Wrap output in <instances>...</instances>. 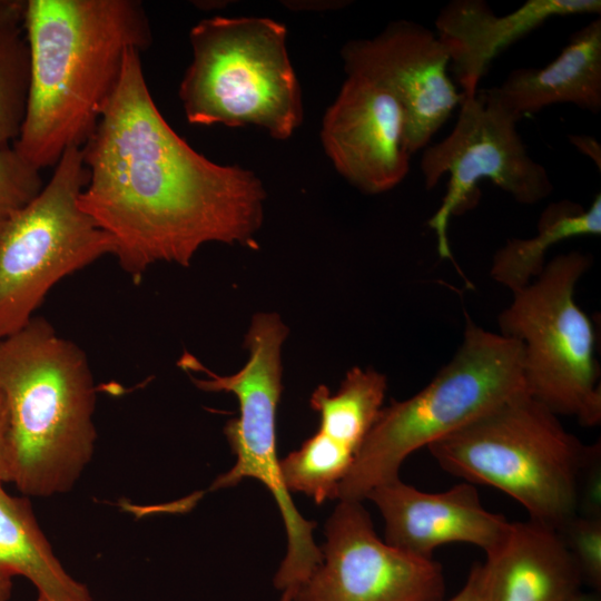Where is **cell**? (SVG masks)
<instances>
[{
    "label": "cell",
    "mask_w": 601,
    "mask_h": 601,
    "mask_svg": "<svg viewBox=\"0 0 601 601\" xmlns=\"http://www.w3.org/2000/svg\"><path fill=\"white\" fill-rule=\"evenodd\" d=\"M140 52L126 51L117 87L81 147L89 178L78 198L135 283L157 263L189 266L209 243L257 248L266 200L254 171L209 160L169 126Z\"/></svg>",
    "instance_id": "obj_1"
},
{
    "label": "cell",
    "mask_w": 601,
    "mask_h": 601,
    "mask_svg": "<svg viewBox=\"0 0 601 601\" xmlns=\"http://www.w3.org/2000/svg\"><path fill=\"white\" fill-rule=\"evenodd\" d=\"M23 29L31 80L13 148L41 170L81 148L119 81L126 51L151 43L137 0H28Z\"/></svg>",
    "instance_id": "obj_2"
},
{
    "label": "cell",
    "mask_w": 601,
    "mask_h": 601,
    "mask_svg": "<svg viewBox=\"0 0 601 601\" xmlns=\"http://www.w3.org/2000/svg\"><path fill=\"white\" fill-rule=\"evenodd\" d=\"M8 411L1 481L26 496L68 492L96 443V390L86 353L43 317L0 341Z\"/></svg>",
    "instance_id": "obj_3"
},
{
    "label": "cell",
    "mask_w": 601,
    "mask_h": 601,
    "mask_svg": "<svg viewBox=\"0 0 601 601\" xmlns=\"http://www.w3.org/2000/svg\"><path fill=\"white\" fill-rule=\"evenodd\" d=\"M427 449L446 472L503 491L530 520L559 530L579 514L585 469L600 443H582L523 391Z\"/></svg>",
    "instance_id": "obj_4"
},
{
    "label": "cell",
    "mask_w": 601,
    "mask_h": 601,
    "mask_svg": "<svg viewBox=\"0 0 601 601\" xmlns=\"http://www.w3.org/2000/svg\"><path fill=\"white\" fill-rule=\"evenodd\" d=\"M465 321L460 347L432 381L382 407L338 486V500L362 502L376 486L400 479L413 452L525 391L521 342L489 332L467 315Z\"/></svg>",
    "instance_id": "obj_5"
},
{
    "label": "cell",
    "mask_w": 601,
    "mask_h": 601,
    "mask_svg": "<svg viewBox=\"0 0 601 601\" xmlns=\"http://www.w3.org/2000/svg\"><path fill=\"white\" fill-rule=\"evenodd\" d=\"M285 24L264 17H213L189 32L191 61L178 97L191 125L257 127L289 139L304 120Z\"/></svg>",
    "instance_id": "obj_6"
},
{
    "label": "cell",
    "mask_w": 601,
    "mask_h": 601,
    "mask_svg": "<svg viewBox=\"0 0 601 601\" xmlns=\"http://www.w3.org/2000/svg\"><path fill=\"white\" fill-rule=\"evenodd\" d=\"M288 333L287 325L277 313L260 312L253 316L245 335L248 358L235 374L218 375L187 352L177 363L186 372L205 374L204 377L190 376L199 390L231 393L238 400V417L230 418L224 427L236 463L214 481L211 490L233 487L245 477H252L270 491L288 540L286 555L274 577V584L280 591L296 590L323 558L313 539L315 523L304 519L293 503L282 479L277 456L276 414L283 391L282 349Z\"/></svg>",
    "instance_id": "obj_7"
},
{
    "label": "cell",
    "mask_w": 601,
    "mask_h": 601,
    "mask_svg": "<svg viewBox=\"0 0 601 601\" xmlns=\"http://www.w3.org/2000/svg\"><path fill=\"white\" fill-rule=\"evenodd\" d=\"M592 264L581 252L558 255L528 286L513 293L497 317L500 334L523 347L525 392L555 415L584 426L601 421L595 333L574 299L575 285Z\"/></svg>",
    "instance_id": "obj_8"
},
{
    "label": "cell",
    "mask_w": 601,
    "mask_h": 601,
    "mask_svg": "<svg viewBox=\"0 0 601 601\" xmlns=\"http://www.w3.org/2000/svg\"><path fill=\"white\" fill-rule=\"evenodd\" d=\"M88 178L81 148L67 149L40 193L0 224V341L23 328L61 279L114 255L111 237L78 204Z\"/></svg>",
    "instance_id": "obj_9"
},
{
    "label": "cell",
    "mask_w": 601,
    "mask_h": 601,
    "mask_svg": "<svg viewBox=\"0 0 601 601\" xmlns=\"http://www.w3.org/2000/svg\"><path fill=\"white\" fill-rule=\"evenodd\" d=\"M462 93L453 130L426 147L421 159L426 189L435 187L444 174L450 175L446 194L427 225L435 234L440 257L451 260L450 218L477 204L481 179H490L524 205L536 204L553 191L546 169L531 158L523 144L519 119L486 92Z\"/></svg>",
    "instance_id": "obj_10"
},
{
    "label": "cell",
    "mask_w": 601,
    "mask_h": 601,
    "mask_svg": "<svg viewBox=\"0 0 601 601\" xmlns=\"http://www.w3.org/2000/svg\"><path fill=\"white\" fill-rule=\"evenodd\" d=\"M325 534L322 561L293 601H443L442 565L382 541L361 501L339 500Z\"/></svg>",
    "instance_id": "obj_11"
},
{
    "label": "cell",
    "mask_w": 601,
    "mask_h": 601,
    "mask_svg": "<svg viewBox=\"0 0 601 601\" xmlns=\"http://www.w3.org/2000/svg\"><path fill=\"white\" fill-rule=\"evenodd\" d=\"M341 57L347 76L371 79L395 97L404 114L410 155L431 141L463 100L447 73L445 47L420 23L392 21L373 38L348 40Z\"/></svg>",
    "instance_id": "obj_12"
},
{
    "label": "cell",
    "mask_w": 601,
    "mask_h": 601,
    "mask_svg": "<svg viewBox=\"0 0 601 601\" xmlns=\"http://www.w3.org/2000/svg\"><path fill=\"white\" fill-rule=\"evenodd\" d=\"M319 136L335 170L364 194L393 189L410 170L403 110L390 90L365 77H346Z\"/></svg>",
    "instance_id": "obj_13"
},
{
    "label": "cell",
    "mask_w": 601,
    "mask_h": 601,
    "mask_svg": "<svg viewBox=\"0 0 601 601\" xmlns=\"http://www.w3.org/2000/svg\"><path fill=\"white\" fill-rule=\"evenodd\" d=\"M385 522V542L422 558L449 543H469L493 553L511 522L486 510L479 492L462 482L440 493L423 492L401 479L373 489L366 496Z\"/></svg>",
    "instance_id": "obj_14"
},
{
    "label": "cell",
    "mask_w": 601,
    "mask_h": 601,
    "mask_svg": "<svg viewBox=\"0 0 601 601\" xmlns=\"http://www.w3.org/2000/svg\"><path fill=\"white\" fill-rule=\"evenodd\" d=\"M600 13V0H528L504 16L483 0H453L439 12L435 35L450 56L449 68L462 92L474 93L492 60L546 20Z\"/></svg>",
    "instance_id": "obj_15"
},
{
    "label": "cell",
    "mask_w": 601,
    "mask_h": 601,
    "mask_svg": "<svg viewBox=\"0 0 601 601\" xmlns=\"http://www.w3.org/2000/svg\"><path fill=\"white\" fill-rule=\"evenodd\" d=\"M483 564L489 601H570L584 581L558 530L530 519L511 522Z\"/></svg>",
    "instance_id": "obj_16"
},
{
    "label": "cell",
    "mask_w": 601,
    "mask_h": 601,
    "mask_svg": "<svg viewBox=\"0 0 601 601\" xmlns=\"http://www.w3.org/2000/svg\"><path fill=\"white\" fill-rule=\"evenodd\" d=\"M485 92L519 120L558 104H571L599 114L601 18L574 31L549 65L515 68L501 85Z\"/></svg>",
    "instance_id": "obj_17"
},
{
    "label": "cell",
    "mask_w": 601,
    "mask_h": 601,
    "mask_svg": "<svg viewBox=\"0 0 601 601\" xmlns=\"http://www.w3.org/2000/svg\"><path fill=\"white\" fill-rule=\"evenodd\" d=\"M0 575L27 579L37 601H92L87 587L61 565L30 501L9 494L0 481Z\"/></svg>",
    "instance_id": "obj_18"
},
{
    "label": "cell",
    "mask_w": 601,
    "mask_h": 601,
    "mask_svg": "<svg viewBox=\"0 0 601 601\" xmlns=\"http://www.w3.org/2000/svg\"><path fill=\"white\" fill-rule=\"evenodd\" d=\"M601 235V194L587 208L572 200L549 204L531 238L508 239L493 256L490 276L512 293L528 286L545 267V254L555 244L578 236Z\"/></svg>",
    "instance_id": "obj_19"
},
{
    "label": "cell",
    "mask_w": 601,
    "mask_h": 601,
    "mask_svg": "<svg viewBox=\"0 0 601 601\" xmlns=\"http://www.w3.org/2000/svg\"><path fill=\"white\" fill-rule=\"evenodd\" d=\"M386 387L384 374L359 366L347 371L335 394L319 385L309 398L311 407L319 415L318 430L356 456L383 407Z\"/></svg>",
    "instance_id": "obj_20"
},
{
    "label": "cell",
    "mask_w": 601,
    "mask_h": 601,
    "mask_svg": "<svg viewBox=\"0 0 601 601\" xmlns=\"http://www.w3.org/2000/svg\"><path fill=\"white\" fill-rule=\"evenodd\" d=\"M354 459L353 451L317 430L279 461L280 475L288 492H302L322 504L337 499L338 486Z\"/></svg>",
    "instance_id": "obj_21"
},
{
    "label": "cell",
    "mask_w": 601,
    "mask_h": 601,
    "mask_svg": "<svg viewBox=\"0 0 601 601\" xmlns=\"http://www.w3.org/2000/svg\"><path fill=\"white\" fill-rule=\"evenodd\" d=\"M20 26H0V147L18 139L28 106L31 58Z\"/></svg>",
    "instance_id": "obj_22"
},
{
    "label": "cell",
    "mask_w": 601,
    "mask_h": 601,
    "mask_svg": "<svg viewBox=\"0 0 601 601\" xmlns=\"http://www.w3.org/2000/svg\"><path fill=\"white\" fill-rule=\"evenodd\" d=\"M43 185L40 170L13 146L0 147V224L31 201Z\"/></svg>",
    "instance_id": "obj_23"
},
{
    "label": "cell",
    "mask_w": 601,
    "mask_h": 601,
    "mask_svg": "<svg viewBox=\"0 0 601 601\" xmlns=\"http://www.w3.org/2000/svg\"><path fill=\"white\" fill-rule=\"evenodd\" d=\"M583 580L601 587V516L577 514L558 530Z\"/></svg>",
    "instance_id": "obj_24"
},
{
    "label": "cell",
    "mask_w": 601,
    "mask_h": 601,
    "mask_svg": "<svg viewBox=\"0 0 601 601\" xmlns=\"http://www.w3.org/2000/svg\"><path fill=\"white\" fill-rule=\"evenodd\" d=\"M446 601H489L484 564L474 563L462 589Z\"/></svg>",
    "instance_id": "obj_25"
},
{
    "label": "cell",
    "mask_w": 601,
    "mask_h": 601,
    "mask_svg": "<svg viewBox=\"0 0 601 601\" xmlns=\"http://www.w3.org/2000/svg\"><path fill=\"white\" fill-rule=\"evenodd\" d=\"M569 141L581 151L584 156L589 157L601 171V145L592 136L588 135H570Z\"/></svg>",
    "instance_id": "obj_26"
},
{
    "label": "cell",
    "mask_w": 601,
    "mask_h": 601,
    "mask_svg": "<svg viewBox=\"0 0 601 601\" xmlns=\"http://www.w3.org/2000/svg\"><path fill=\"white\" fill-rule=\"evenodd\" d=\"M26 9V1L0 0V26L22 24Z\"/></svg>",
    "instance_id": "obj_27"
},
{
    "label": "cell",
    "mask_w": 601,
    "mask_h": 601,
    "mask_svg": "<svg viewBox=\"0 0 601 601\" xmlns=\"http://www.w3.org/2000/svg\"><path fill=\"white\" fill-rule=\"evenodd\" d=\"M285 7L294 11H323L346 6V1H284Z\"/></svg>",
    "instance_id": "obj_28"
},
{
    "label": "cell",
    "mask_w": 601,
    "mask_h": 601,
    "mask_svg": "<svg viewBox=\"0 0 601 601\" xmlns=\"http://www.w3.org/2000/svg\"><path fill=\"white\" fill-rule=\"evenodd\" d=\"M8 432V411L4 396L0 391V481H1V467H2V456L6 445ZM2 482V481H1Z\"/></svg>",
    "instance_id": "obj_29"
},
{
    "label": "cell",
    "mask_w": 601,
    "mask_h": 601,
    "mask_svg": "<svg viewBox=\"0 0 601 601\" xmlns=\"http://www.w3.org/2000/svg\"><path fill=\"white\" fill-rule=\"evenodd\" d=\"M12 593V579L0 575V601H10Z\"/></svg>",
    "instance_id": "obj_30"
},
{
    "label": "cell",
    "mask_w": 601,
    "mask_h": 601,
    "mask_svg": "<svg viewBox=\"0 0 601 601\" xmlns=\"http://www.w3.org/2000/svg\"><path fill=\"white\" fill-rule=\"evenodd\" d=\"M570 601H600V599L595 593H585L581 591Z\"/></svg>",
    "instance_id": "obj_31"
},
{
    "label": "cell",
    "mask_w": 601,
    "mask_h": 601,
    "mask_svg": "<svg viewBox=\"0 0 601 601\" xmlns=\"http://www.w3.org/2000/svg\"><path fill=\"white\" fill-rule=\"evenodd\" d=\"M294 592L295 590L293 589L282 591V597L278 601H293Z\"/></svg>",
    "instance_id": "obj_32"
}]
</instances>
